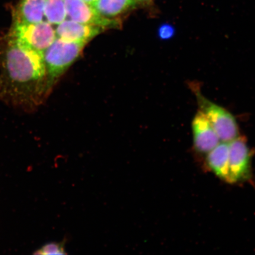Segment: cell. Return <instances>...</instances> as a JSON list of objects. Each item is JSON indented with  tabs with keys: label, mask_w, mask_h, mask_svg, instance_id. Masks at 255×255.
I'll return each mask as SVG.
<instances>
[{
	"label": "cell",
	"mask_w": 255,
	"mask_h": 255,
	"mask_svg": "<svg viewBox=\"0 0 255 255\" xmlns=\"http://www.w3.org/2000/svg\"><path fill=\"white\" fill-rule=\"evenodd\" d=\"M86 43L69 41L56 37L43 53L47 73V84L52 85L81 55Z\"/></svg>",
	"instance_id": "obj_3"
},
{
	"label": "cell",
	"mask_w": 255,
	"mask_h": 255,
	"mask_svg": "<svg viewBox=\"0 0 255 255\" xmlns=\"http://www.w3.org/2000/svg\"><path fill=\"white\" fill-rule=\"evenodd\" d=\"M66 16L78 23L104 28L118 27L121 24L116 18L101 15L93 6L84 0H65Z\"/></svg>",
	"instance_id": "obj_6"
},
{
	"label": "cell",
	"mask_w": 255,
	"mask_h": 255,
	"mask_svg": "<svg viewBox=\"0 0 255 255\" xmlns=\"http://www.w3.org/2000/svg\"><path fill=\"white\" fill-rule=\"evenodd\" d=\"M104 30V28L95 25L65 20L57 25L55 33L56 37L64 40L87 43Z\"/></svg>",
	"instance_id": "obj_8"
},
{
	"label": "cell",
	"mask_w": 255,
	"mask_h": 255,
	"mask_svg": "<svg viewBox=\"0 0 255 255\" xmlns=\"http://www.w3.org/2000/svg\"><path fill=\"white\" fill-rule=\"evenodd\" d=\"M175 29L170 24H163L160 25L158 30L159 39L163 40H170L174 36Z\"/></svg>",
	"instance_id": "obj_13"
},
{
	"label": "cell",
	"mask_w": 255,
	"mask_h": 255,
	"mask_svg": "<svg viewBox=\"0 0 255 255\" xmlns=\"http://www.w3.org/2000/svg\"><path fill=\"white\" fill-rule=\"evenodd\" d=\"M65 241L63 242H50L41 247L35 254L39 255H66Z\"/></svg>",
	"instance_id": "obj_12"
},
{
	"label": "cell",
	"mask_w": 255,
	"mask_h": 255,
	"mask_svg": "<svg viewBox=\"0 0 255 255\" xmlns=\"http://www.w3.org/2000/svg\"><path fill=\"white\" fill-rule=\"evenodd\" d=\"M86 2L88 3V4L92 5L94 2L97 1V0H84Z\"/></svg>",
	"instance_id": "obj_15"
},
{
	"label": "cell",
	"mask_w": 255,
	"mask_h": 255,
	"mask_svg": "<svg viewBox=\"0 0 255 255\" xmlns=\"http://www.w3.org/2000/svg\"><path fill=\"white\" fill-rule=\"evenodd\" d=\"M136 5V0H97L92 5L104 17L114 18Z\"/></svg>",
	"instance_id": "obj_10"
},
{
	"label": "cell",
	"mask_w": 255,
	"mask_h": 255,
	"mask_svg": "<svg viewBox=\"0 0 255 255\" xmlns=\"http://www.w3.org/2000/svg\"><path fill=\"white\" fill-rule=\"evenodd\" d=\"M191 129L194 148L199 154H207L221 142L205 115L200 110L193 118Z\"/></svg>",
	"instance_id": "obj_7"
},
{
	"label": "cell",
	"mask_w": 255,
	"mask_h": 255,
	"mask_svg": "<svg viewBox=\"0 0 255 255\" xmlns=\"http://www.w3.org/2000/svg\"><path fill=\"white\" fill-rule=\"evenodd\" d=\"M189 86L195 96L199 110L205 115L221 141L229 142L237 138L239 136V127L233 114L206 98L198 82H189Z\"/></svg>",
	"instance_id": "obj_2"
},
{
	"label": "cell",
	"mask_w": 255,
	"mask_h": 255,
	"mask_svg": "<svg viewBox=\"0 0 255 255\" xmlns=\"http://www.w3.org/2000/svg\"><path fill=\"white\" fill-rule=\"evenodd\" d=\"M137 5L145 6V7H149L154 4V0H136Z\"/></svg>",
	"instance_id": "obj_14"
},
{
	"label": "cell",
	"mask_w": 255,
	"mask_h": 255,
	"mask_svg": "<svg viewBox=\"0 0 255 255\" xmlns=\"http://www.w3.org/2000/svg\"><path fill=\"white\" fill-rule=\"evenodd\" d=\"M229 142H221L207 154V167L220 179L228 182Z\"/></svg>",
	"instance_id": "obj_9"
},
{
	"label": "cell",
	"mask_w": 255,
	"mask_h": 255,
	"mask_svg": "<svg viewBox=\"0 0 255 255\" xmlns=\"http://www.w3.org/2000/svg\"><path fill=\"white\" fill-rule=\"evenodd\" d=\"M66 17L65 0H46L44 11L46 21L52 25H58Z\"/></svg>",
	"instance_id": "obj_11"
},
{
	"label": "cell",
	"mask_w": 255,
	"mask_h": 255,
	"mask_svg": "<svg viewBox=\"0 0 255 255\" xmlns=\"http://www.w3.org/2000/svg\"><path fill=\"white\" fill-rule=\"evenodd\" d=\"M21 42L43 54L56 38L52 25L46 21L31 24H13L9 31Z\"/></svg>",
	"instance_id": "obj_4"
},
{
	"label": "cell",
	"mask_w": 255,
	"mask_h": 255,
	"mask_svg": "<svg viewBox=\"0 0 255 255\" xmlns=\"http://www.w3.org/2000/svg\"><path fill=\"white\" fill-rule=\"evenodd\" d=\"M46 80L43 54L9 32L0 37V100L20 109H30L36 104Z\"/></svg>",
	"instance_id": "obj_1"
},
{
	"label": "cell",
	"mask_w": 255,
	"mask_h": 255,
	"mask_svg": "<svg viewBox=\"0 0 255 255\" xmlns=\"http://www.w3.org/2000/svg\"><path fill=\"white\" fill-rule=\"evenodd\" d=\"M228 183L244 182L251 178L252 151L246 138L239 136L229 142Z\"/></svg>",
	"instance_id": "obj_5"
}]
</instances>
